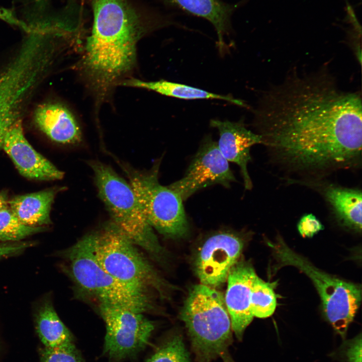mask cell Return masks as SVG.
Segmentation results:
<instances>
[{
	"label": "cell",
	"mask_w": 362,
	"mask_h": 362,
	"mask_svg": "<svg viewBox=\"0 0 362 362\" xmlns=\"http://www.w3.org/2000/svg\"><path fill=\"white\" fill-rule=\"evenodd\" d=\"M255 121L262 143L290 169L324 173L360 162V97L326 74H293L269 89Z\"/></svg>",
	"instance_id": "obj_1"
},
{
	"label": "cell",
	"mask_w": 362,
	"mask_h": 362,
	"mask_svg": "<svg viewBox=\"0 0 362 362\" xmlns=\"http://www.w3.org/2000/svg\"><path fill=\"white\" fill-rule=\"evenodd\" d=\"M93 24L83 66L92 85L105 94L133 67L144 29L128 0H90Z\"/></svg>",
	"instance_id": "obj_2"
},
{
	"label": "cell",
	"mask_w": 362,
	"mask_h": 362,
	"mask_svg": "<svg viewBox=\"0 0 362 362\" xmlns=\"http://www.w3.org/2000/svg\"><path fill=\"white\" fill-rule=\"evenodd\" d=\"M197 362L220 358L233 362L231 323L224 296L216 288L200 284L190 290L180 313Z\"/></svg>",
	"instance_id": "obj_3"
},
{
	"label": "cell",
	"mask_w": 362,
	"mask_h": 362,
	"mask_svg": "<svg viewBox=\"0 0 362 362\" xmlns=\"http://www.w3.org/2000/svg\"><path fill=\"white\" fill-rule=\"evenodd\" d=\"M266 243L275 261L270 274L274 275L285 266H294L305 274L318 292L325 318L335 331L344 338L360 304V286L318 268L292 249L280 235L274 241H267Z\"/></svg>",
	"instance_id": "obj_4"
},
{
	"label": "cell",
	"mask_w": 362,
	"mask_h": 362,
	"mask_svg": "<svg viewBox=\"0 0 362 362\" xmlns=\"http://www.w3.org/2000/svg\"><path fill=\"white\" fill-rule=\"evenodd\" d=\"M68 273L82 294L107 304L143 313L151 307L148 293L129 287L111 276L96 257L93 233L85 236L65 253Z\"/></svg>",
	"instance_id": "obj_5"
},
{
	"label": "cell",
	"mask_w": 362,
	"mask_h": 362,
	"mask_svg": "<svg viewBox=\"0 0 362 362\" xmlns=\"http://www.w3.org/2000/svg\"><path fill=\"white\" fill-rule=\"evenodd\" d=\"M99 196L113 222L135 245L156 258L163 254L153 228L147 222L130 184L110 166L98 161L89 162Z\"/></svg>",
	"instance_id": "obj_6"
},
{
	"label": "cell",
	"mask_w": 362,
	"mask_h": 362,
	"mask_svg": "<svg viewBox=\"0 0 362 362\" xmlns=\"http://www.w3.org/2000/svg\"><path fill=\"white\" fill-rule=\"evenodd\" d=\"M93 246L100 265L117 280L143 292L153 289L162 295L164 281L113 222L93 233Z\"/></svg>",
	"instance_id": "obj_7"
},
{
	"label": "cell",
	"mask_w": 362,
	"mask_h": 362,
	"mask_svg": "<svg viewBox=\"0 0 362 362\" xmlns=\"http://www.w3.org/2000/svg\"><path fill=\"white\" fill-rule=\"evenodd\" d=\"M159 164L148 172L126 169V173L143 213L150 226L165 237L187 235L189 223L180 196L158 178Z\"/></svg>",
	"instance_id": "obj_8"
},
{
	"label": "cell",
	"mask_w": 362,
	"mask_h": 362,
	"mask_svg": "<svg viewBox=\"0 0 362 362\" xmlns=\"http://www.w3.org/2000/svg\"><path fill=\"white\" fill-rule=\"evenodd\" d=\"M99 306L106 328L104 354L115 361L136 356L147 344L153 323L141 313L111 305Z\"/></svg>",
	"instance_id": "obj_9"
},
{
	"label": "cell",
	"mask_w": 362,
	"mask_h": 362,
	"mask_svg": "<svg viewBox=\"0 0 362 362\" xmlns=\"http://www.w3.org/2000/svg\"><path fill=\"white\" fill-rule=\"evenodd\" d=\"M236 181L228 161L220 152L217 142L207 136L183 177L167 186L185 201L204 188L216 184L229 188Z\"/></svg>",
	"instance_id": "obj_10"
},
{
	"label": "cell",
	"mask_w": 362,
	"mask_h": 362,
	"mask_svg": "<svg viewBox=\"0 0 362 362\" xmlns=\"http://www.w3.org/2000/svg\"><path fill=\"white\" fill-rule=\"evenodd\" d=\"M243 245L241 236L230 232H219L208 237L195 261L196 272L201 284L216 288L224 283Z\"/></svg>",
	"instance_id": "obj_11"
},
{
	"label": "cell",
	"mask_w": 362,
	"mask_h": 362,
	"mask_svg": "<svg viewBox=\"0 0 362 362\" xmlns=\"http://www.w3.org/2000/svg\"><path fill=\"white\" fill-rule=\"evenodd\" d=\"M256 275L251 264L240 260L232 266L227 277L225 302L232 330L239 340L254 317L251 310V291Z\"/></svg>",
	"instance_id": "obj_12"
},
{
	"label": "cell",
	"mask_w": 362,
	"mask_h": 362,
	"mask_svg": "<svg viewBox=\"0 0 362 362\" xmlns=\"http://www.w3.org/2000/svg\"><path fill=\"white\" fill-rule=\"evenodd\" d=\"M3 147L20 174L26 177L49 180L63 177V171L37 152L28 142L20 120L14 122L7 132Z\"/></svg>",
	"instance_id": "obj_13"
},
{
	"label": "cell",
	"mask_w": 362,
	"mask_h": 362,
	"mask_svg": "<svg viewBox=\"0 0 362 362\" xmlns=\"http://www.w3.org/2000/svg\"><path fill=\"white\" fill-rule=\"evenodd\" d=\"M210 125L218 130L219 139L217 143L220 152L228 162L239 166L245 189H251L247 165L251 160V147L262 143L260 136L246 129L241 122L213 120Z\"/></svg>",
	"instance_id": "obj_14"
},
{
	"label": "cell",
	"mask_w": 362,
	"mask_h": 362,
	"mask_svg": "<svg viewBox=\"0 0 362 362\" xmlns=\"http://www.w3.org/2000/svg\"><path fill=\"white\" fill-rule=\"evenodd\" d=\"M34 117L40 129L53 141L62 144H76L81 140V132L76 120L61 104L41 105L36 109Z\"/></svg>",
	"instance_id": "obj_15"
},
{
	"label": "cell",
	"mask_w": 362,
	"mask_h": 362,
	"mask_svg": "<svg viewBox=\"0 0 362 362\" xmlns=\"http://www.w3.org/2000/svg\"><path fill=\"white\" fill-rule=\"evenodd\" d=\"M56 190L48 189L18 196L8 201L9 208L23 224L44 227L51 223L50 212Z\"/></svg>",
	"instance_id": "obj_16"
},
{
	"label": "cell",
	"mask_w": 362,
	"mask_h": 362,
	"mask_svg": "<svg viewBox=\"0 0 362 362\" xmlns=\"http://www.w3.org/2000/svg\"><path fill=\"white\" fill-rule=\"evenodd\" d=\"M323 194L338 221L343 226L361 233V191L329 185L324 188Z\"/></svg>",
	"instance_id": "obj_17"
},
{
	"label": "cell",
	"mask_w": 362,
	"mask_h": 362,
	"mask_svg": "<svg viewBox=\"0 0 362 362\" xmlns=\"http://www.w3.org/2000/svg\"><path fill=\"white\" fill-rule=\"evenodd\" d=\"M123 84L151 90L163 95L178 99H218L228 101L238 106H244L241 101L228 96L216 94L199 88L165 80L145 81L136 78H131L126 80Z\"/></svg>",
	"instance_id": "obj_18"
},
{
	"label": "cell",
	"mask_w": 362,
	"mask_h": 362,
	"mask_svg": "<svg viewBox=\"0 0 362 362\" xmlns=\"http://www.w3.org/2000/svg\"><path fill=\"white\" fill-rule=\"evenodd\" d=\"M36 331L45 347H56L73 342V334L58 316L51 303L44 302L35 316Z\"/></svg>",
	"instance_id": "obj_19"
},
{
	"label": "cell",
	"mask_w": 362,
	"mask_h": 362,
	"mask_svg": "<svg viewBox=\"0 0 362 362\" xmlns=\"http://www.w3.org/2000/svg\"><path fill=\"white\" fill-rule=\"evenodd\" d=\"M186 11L209 21L218 35V46L222 52L223 36L228 26L231 9L219 0H171Z\"/></svg>",
	"instance_id": "obj_20"
},
{
	"label": "cell",
	"mask_w": 362,
	"mask_h": 362,
	"mask_svg": "<svg viewBox=\"0 0 362 362\" xmlns=\"http://www.w3.org/2000/svg\"><path fill=\"white\" fill-rule=\"evenodd\" d=\"M277 282H266L256 276L251 287V310L253 317L267 318L273 314L277 307L275 288Z\"/></svg>",
	"instance_id": "obj_21"
},
{
	"label": "cell",
	"mask_w": 362,
	"mask_h": 362,
	"mask_svg": "<svg viewBox=\"0 0 362 362\" xmlns=\"http://www.w3.org/2000/svg\"><path fill=\"white\" fill-rule=\"evenodd\" d=\"M45 229L44 227H32L23 224L9 207L0 210V241H19Z\"/></svg>",
	"instance_id": "obj_22"
},
{
	"label": "cell",
	"mask_w": 362,
	"mask_h": 362,
	"mask_svg": "<svg viewBox=\"0 0 362 362\" xmlns=\"http://www.w3.org/2000/svg\"><path fill=\"white\" fill-rule=\"evenodd\" d=\"M146 362H190L180 335H172L163 342Z\"/></svg>",
	"instance_id": "obj_23"
},
{
	"label": "cell",
	"mask_w": 362,
	"mask_h": 362,
	"mask_svg": "<svg viewBox=\"0 0 362 362\" xmlns=\"http://www.w3.org/2000/svg\"><path fill=\"white\" fill-rule=\"evenodd\" d=\"M40 362H86L74 342L39 350Z\"/></svg>",
	"instance_id": "obj_24"
},
{
	"label": "cell",
	"mask_w": 362,
	"mask_h": 362,
	"mask_svg": "<svg viewBox=\"0 0 362 362\" xmlns=\"http://www.w3.org/2000/svg\"><path fill=\"white\" fill-rule=\"evenodd\" d=\"M299 233L303 237H312L324 229L321 222L312 214H305L297 224Z\"/></svg>",
	"instance_id": "obj_25"
},
{
	"label": "cell",
	"mask_w": 362,
	"mask_h": 362,
	"mask_svg": "<svg viewBox=\"0 0 362 362\" xmlns=\"http://www.w3.org/2000/svg\"><path fill=\"white\" fill-rule=\"evenodd\" d=\"M344 350L347 362H361V334L346 341Z\"/></svg>",
	"instance_id": "obj_26"
},
{
	"label": "cell",
	"mask_w": 362,
	"mask_h": 362,
	"mask_svg": "<svg viewBox=\"0 0 362 362\" xmlns=\"http://www.w3.org/2000/svg\"><path fill=\"white\" fill-rule=\"evenodd\" d=\"M26 243H5L0 244V258L21 252L29 246Z\"/></svg>",
	"instance_id": "obj_27"
},
{
	"label": "cell",
	"mask_w": 362,
	"mask_h": 362,
	"mask_svg": "<svg viewBox=\"0 0 362 362\" xmlns=\"http://www.w3.org/2000/svg\"><path fill=\"white\" fill-rule=\"evenodd\" d=\"M8 202L7 194L4 193H0V210L8 207Z\"/></svg>",
	"instance_id": "obj_28"
}]
</instances>
